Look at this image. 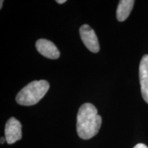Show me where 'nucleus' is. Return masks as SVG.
Instances as JSON below:
<instances>
[{
    "mask_svg": "<svg viewBox=\"0 0 148 148\" xmlns=\"http://www.w3.org/2000/svg\"><path fill=\"white\" fill-rule=\"evenodd\" d=\"M101 121V116L97 114L94 105L90 103L82 104L77 115L76 129L79 137L87 140L95 136L100 129Z\"/></svg>",
    "mask_w": 148,
    "mask_h": 148,
    "instance_id": "obj_1",
    "label": "nucleus"
},
{
    "mask_svg": "<svg viewBox=\"0 0 148 148\" xmlns=\"http://www.w3.org/2000/svg\"><path fill=\"white\" fill-rule=\"evenodd\" d=\"M49 88V84L47 81L44 79L33 81L18 92L16 101L22 106H32L45 95Z\"/></svg>",
    "mask_w": 148,
    "mask_h": 148,
    "instance_id": "obj_2",
    "label": "nucleus"
},
{
    "mask_svg": "<svg viewBox=\"0 0 148 148\" xmlns=\"http://www.w3.org/2000/svg\"><path fill=\"white\" fill-rule=\"evenodd\" d=\"M79 34L83 43L92 53L99 51V44L95 31L87 24L82 25L79 28Z\"/></svg>",
    "mask_w": 148,
    "mask_h": 148,
    "instance_id": "obj_3",
    "label": "nucleus"
},
{
    "mask_svg": "<svg viewBox=\"0 0 148 148\" xmlns=\"http://www.w3.org/2000/svg\"><path fill=\"white\" fill-rule=\"evenodd\" d=\"M4 132L7 143H14L22 137L21 123L14 117L10 118L5 123Z\"/></svg>",
    "mask_w": 148,
    "mask_h": 148,
    "instance_id": "obj_4",
    "label": "nucleus"
},
{
    "mask_svg": "<svg viewBox=\"0 0 148 148\" xmlns=\"http://www.w3.org/2000/svg\"><path fill=\"white\" fill-rule=\"evenodd\" d=\"M36 47L40 54L49 59H58L60 56L58 48L50 40L38 39L36 42Z\"/></svg>",
    "mask_w": 148,
    "mask_h": 148,
    "instance_id": "obj_5",
    "label": "nucleus"
},
{
    "mask_svg": "<svg viewBox=\"0 0 148 148\" xmlns=\"http://www.w3.org/2000/svg\"><path fill=\"white\" fill-rule=\"evenodd\" d=\"M139 80L143 98L148 103V55H144L140 62Z\"/></svg>",
    "mask_w": 148,
    "mask_h": 148,
    "instance_id": "obj_6",
    "label": "nucleus"
},
{
    "mask_svg": "<svg viewBox=\"0 0 148 148\" xmlns=\"http://www.w3.org/2000/svg\"><path fill=\"white\" fill-rule=\"evenodd\" d=\"M134 4L133 0H121L116 9V18L118 21H123L128 17Z\"/></svg>",
    "mask_w": 148,
    "mask_h": 148,
    "instance_id": "obj_7",
    "label": "nucleus"
},
{
    "mask_svg": "<svg viewBox=\"0 0 148 148\" xmlns=\"http://www.w3.org/2000/svg\"><path fill=\"white\" fill-rule=\"evenodd\" d=\"M133 148H148L147 145H145L143 143H138L137 145H136Z\"/></svg>",
    "mask_w": 148,
    "mask_h": 148,
    "instance_id": "obj_8",
    "label": "nucleus"
},
{
    "mask_svg": "<svg viewBox=\"0 0 148 148\" xmlns=\"http://www.w3.org/2000/svg\"><path fill=\"white\" fill-rule=\"evenodd\" d=\"M56 2L58 3H60V4H62V3L66 2V0H57Z\"/></svg>",
    "mask_w": 148,
    "mask_h": 148,
    "instance_id": "obj_9",
    "label": "nucleus"
},
{
    "mask_svg": "<svg viewBox=\"0 0 148 148\" xmlns=\"http://www.w3.org/2000/svg\"><path fill=\"white\" fill-rule=\"evenodd\" d=\"M5 140H5V138H4V137H1V144H3V143H4V142H5Z\"/></svg>",
    "mask_w": 148,
    "mask_h": 148,
    "instance_id": "obj_10",
    "label": "nucleus"
},
{
    "mask_svg": "<svg viewBox=\"0 0 148 148\" xmlns=\"http://www.w3.org/2000/svg\"><path fill=\"white\" fill-rule=\"evenodd\" d=\"M0 2H1V3H0V5H1V6H0V9H1V8H2V5H3V1H2V0H1V1H0Z\"/></svg>",
    "mask_w": 148,
    "mask_h": 148,
    "instance_id": "obj_11",
    "label": "nucleus"
}]
</instances>
